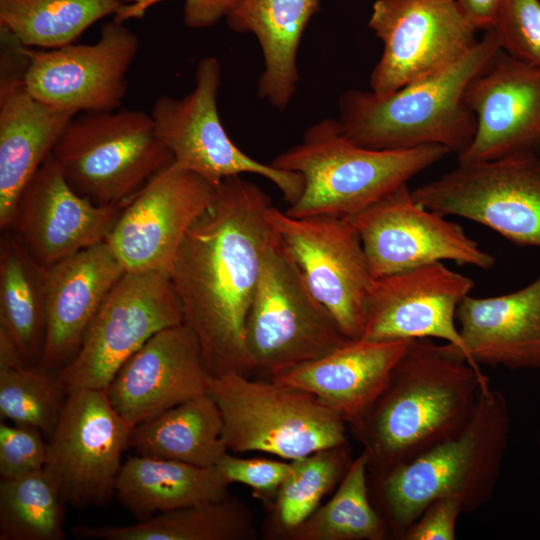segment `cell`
<instances>
[{
    "label": "cell",
    "instance_id": "cell-1",
    "mask_svg": "<svg viewBox=\"0 0 540 540\" xmlns=\"http://www.w3.org/2000/svg\"><path fill=\"white\" fill-rule=\"evenodd\" d=\"M272 207L270 197L241 175L224 179L170 268L184 324L197 337L212 377L252 372L244 331L264 257L280 238Z\"/></svg>",
    "mask_w": 540,
    "mask_h": 540
},
{
    "label": "cell",
    "instance_id": "cell-2",
    "mask_svg": "<svg viewBox=\"0 0 540 540\" xmlns=\"http://www.w3.org/2000/svg\"><path fill=\"white\" fill-rule=\"evenodd\" d=\"M489 384L450 343L412 339L388 383L352 429L368 457V474H381L458 436Z\"/></svg>",
    "mask_w": 540,
    "mask_h": 540
},
{
    "label": "cell",
    "instance_id": "cell-3",
    "mask_svg": "<svg viewBox=\"0 0 540 540\" xmlns=\"http://www.w3.org/2000/svg\"><path fill=\"white\" fill-rule=\"evenodd\" d=\"M510 431L504 394L490 385L481 389L468 426L456 437L381 474H368L373 505L392 538L406 529L432 502L456 499L472 513L492 497Z\"/></svg>",
    "mask_w": 540,
    "mask_h": 540
},
{
    "label": "cell",
    "instance_id": "cell-4",
    "mask_svg": "<svg viewBox=\"0 0 540 540\" xmlns=\"http://www.w3.org/2000/svg\"><path fill=\"white\" fill-rule=\"evenodd\" d=\"M500 47L492 28L446 70L408 84L387 96L350 89L339 98L343 135L374 150H406L441 145L457 155L471 144L476 118L465 95Z\"/></svg>",
    "mask_w": 540,
    "mask_h": 540
},
{
    "label": "cell",
    "instance_id": "cell-5",
    "mask_svg": "<svg viewBox=\"0 0 540 540\" xmlns=\"http://www.w3.org/2000/svg\"><path fill=\"white\" fill-rule=\"evenodd\" d=\"M451 153L441 145L374 150L346 138L337 119L311 125L302 141L272 161L303 178L300 197L285 211L294 218H349Z\"/></svg>",
    "mask_w": 540,
    "mask_h": 540
},
{
    "label": "cell",
    "instance_id": "cell-6",
    "mask_svg": "<svg viewBox=\"0 0 540 540\" xmlns=\"http://www.w3.org/2000/svg\"><path fill=\"white\" fill-rule=\"evenodd\" d=\"M207 393L220 411L228 451L291 461L347 442L345 421L306 390L232 372L210 376Z\"/></svg>",
    "mask_w": 540,
    "mask_h": 540
},
{
    "label": "cell",
    "instance_id": "cell-7",
    "mask_svg": "<svg viewBox=\"0 0 540 540\" xmlns=\"http://www.w3.org/2000/svg\"><path fill=\"white\" fill-rule=\"evenodd\" d=\"M51 154L69 185L97 205L124 206L174 162L151 115L132 109L76 114Z\"/></svg>",
    "mask_w": 540,
    "mask_h": 540
},
{
    "label": "cell",
    "instance_id": "cell-8",
    "mask_svg": "<svg viewBox=\"0 0 540 540\" xmlns=\"http://www.w3.org/2000/svg\"><path fill=\"white\" fill-rule=\"evenodd\" d=\"M244 336L252 372L269 379L350 339L314 297L280 238L264 257Z\"/></svg>",
    "mask_w": 540,
    "mask_h": 540
},
{
    "label": "cell",
    "instance_id": "cell-9",
    "mask_svg": "<svg viewBox=\"0 0 540 540\" xmlns=\"http://www.w3.org/2000/svg\"><path fill=\"white\" fill-rule=\"evenodd\" d=\"M184 323L168 273L128 272L112 287L73 359L57 372L66 394L105 391L123 363L154 334Z\"/></svg>",
    "mask_w": 540,
    "mask_h": 540
},
{
    "label": "cell",
    "instance_id": "cell-10",
    "mask_svg": "<svg viewBox=\"0 0 540 540\" xmlns=\"http://www.w3.org/2000/svg\"><path fill=\"white\" fill-rule=\"evenodd\" d=\"M221 66L215 57L201 58L195 69V86L182 98L158 97L151 117L158 138L175 164L214 187L224 179L251 173L270 180L293 204L303 190L300 174L261 163L244 153L227 134L217 108Z\"/></svg>",
    "mask_w": 540,
    "mask_h": 540
},
{
    "label": "cell",
    "instance_id": "cell-11",
    "mask_svg": "<svg viewBox=\"0 0 540 540\" xmlns=\"http://www.w3.org/2000/svg\"><path fill=\"white\" fill-rule=\"evenodd\" d=\"M412 195L427 209L485 225L514 244L540 247L539 156L458 163Z\"/></svg>",
    "mask_w": 540,
    "mask_h": 540
},
{
    "label": "cell",
    "instance_id": "cell-12",
    "mask_svg": "<svg viewBox=\"0 0 540 540\" xmlns=\"http://www.w3.org/2000/svg\"><path fill=\"white\" fill-rule=\"evenodd\" d=\"M132 428L105 391L82 389L67 394L47 442L44 467L66 505L77 510L103 507L115 497Z\"/></svg>",
    "mask_w": 540,
    "mask_h": 540
},
{
    "label": "cell",
    "instance_id": "cell-13",
    "mask_svg": "<svg viewBox=\"0 0 540 540\" xmlns=\"http://www.w3.org/2000/svg\"><path fill=\"white\" fill-rule=\"evenodd\" d=\"M369 26L383 43L370 76L380 97L446 70L478 42L455 0H377Z\"/></svg>",
    "mask_w": 540,
    "mask_h": 540
},
{
    "label": "cell",
    "instance_id": "cell-14",
    "mask_svg": "<svg viewBox=\"0 0 540 540\" xmlns=\"http://www.w3.org/2000/svg\"><path fill=\"white\" fill-rule=\"evenodd\" d=\"M347 219L359 234L373 279L443 260L483 270L495 264L459 224L417 203L407 183Z\"/></svg>",
    "mask_w": 540,
    "mask_h": 540
},
{
    "label": "cell",
    "instance_id": "cell-15",
    "mask_svg": "<svg viewBox=\"0 0 540 540\" xmlns=\"http://www.w3.org/2000/svg\"><path fill=\"white\" fill-rule=\"evenodd\" d=\"M270 218L314 297L344 335L360 339L372 283L358 232L347 218H294L272 207Z\"/></svg>",
    "mask_w": 540,
    "mask_h": 540
},
{
    "label": "cell",
    "instance_id": "cell-16",
    "mask_svg": "<svg viewBox=\"0 0 540 540\" xmlns=\"http://www.w3.org/2000/svg\"><path fill=\"white\" fill-rule=\"evenodd\" d=\"M139 46L138 37L115 20L102 26L95 43L43 50L24 46V87L37 100L77 114L119 110Z\"/></svg>",
    "mask_w": 540,
    "mask_h": 540
},
{
    "label": "cell",
    "instance_id": "cell-17",
    "mask_svg": "<svg viewBox=\"0 0 540 540\" xmlns=\"http://www.w3.org/2000/svg\"><path fill=\"white\" fill-rule=\"evenodd\" d=\"M214 193L213 185L173 162L123 206L106 242L125 271L169 274L185 234Z\"/></svg>",
    "mask_w": 540,
    "mask_h": 540
},
{
    "label": "cell",
    "instance_id": "cell-18",
    "mask_svg": "<svg viewBox=\"0 0 540 540\" xmlns=\"http://www.w3.org/2000/svg\"><path fill=\"white\" fill-rule=\"evenodd\" d=\"M473 287L472 279L441 261L374 279L360 339L439 338L457 347L467 359L455 314Z\"/></svg>",
    "mask_w": 540,
    "mask_h": 540
},
{
    "label": "cell",
    "instance_id": "cell-19",
    "mask_svg": "<svg viewBox=\"0 0 540 540\" xmlns=\"http://www.w3.org/2000/svg\"><path fill=\"white\" fill-rule=\"evenodd\" d=\"M123 206L97 205L67 182L50 154L24 187L8 229L32 257L49 268L106 241Z\"/></svg>",
    "mask_w": 540,
    "mask_h": 540
},
{
    "label": "cell",
    "instance_id": "cell-20",
    "mask_svg": "<svg viewBox=\"0 0 540 540\" xmlns=\"http://www.w3.org/2000/svg\"><path fill=\"white\" fill-rule=\"evenodd\" d=\"M466 102L476 118L469 147L458 163L540 155V67L501 49L470 83Z\"/></svg>",
    "mask_w": 540,
    "mask_h": 540
},
{
    "label": "cell",
    "instance_id": "cell-21",
    "mask_svg": "<svg viewBox=\"0 0 540 540\" xmlns=\"http://www.w3.org/2000/svg\"><path fill=\"white\" fill-rule=\"evenodd\" d=\"M209 378L199 341L182 323L154 334L123 363L105 392L134 427L207 393Z\"/></svg>",
    "mask_w": 540,
    "mask_h": 540
},
{
    "label": "cell",
    "instance_id": "cell-22",
    "mask_svg": "<svg viewBox=\"0 0 540 540\" xmlns=\"http://www.w3.org/2000/svg\"><path fill=\"white\" fill-rule=\"evenodd\" d=\"M124 272L106 241L48 268L43 368L58 372L73 359L101 304Z\"/></svg>",
    "mask_w": 540,
    "mask_h": 540
},
{
    "label": "cell",
    "instance_id": "cell-23",
    "mask_svg": "<svg viewBox=\"0 0 540 540\" xmlns=\"http://www.w3.org/2000/svg\"><path fill=\"white\" fill-rule=\"evenodd\" d=\"M410 342L349 339L270 380L312 393L352 426L380 396Z\"/></svg>",
    "mask_w": 540,
    "mask_h": 540
},
{
    "label": "cell",
    "instance_id": "cell-24",
    "mask_svg": "<svg viewBox=\"0 0 540 540\" xmlns=\"http://www.w3.org/2000/svg\"><path fill=\"white\" fill-rule=\"evenodd\" d=\"M455 318L474 368L540 369V276L512 293L487 298L467 295Z\"/></svg>",
    "mask_w": 540,
    "mask_h": 540
},
{
    "label": "cell",
    "instance_id": "cell-25",
    "mask_svg": "<svg viewBox=\"0 0 540 540\" xmlns=\"http://www.w3.org/2000/svg\"><path fill=\"white\" fill-rule=\"evenodd\" d=\"M77 113L47 105L24 84L0 90V228H9L18 199Z\"/></svg>",
    "mask_w": 540,
    "mask_h": 540
},
{
    "label": "cell",
    "instance_id": "cell-26",
    "mask_svg": "<svg viewBox=\"0 0 540 540\" xmlns=\"http://www.w3.org/2000/svg\"><path fill=\"white\" fill-rule=\"evenodd\" d=\"M319 6L320 0H240L225 17L232 31L257 38L264 59L258 94L278 110H285L296 92L298 48Z\"/></svg>",
    "mask_w": 540,
    "mask_h": 540
},
{
    "label": "cell",
    "instance_id": "cell-27",
    "mask_svg": "<svg viewBox=\"0 0 540 540\" xmlns=\"http://www.w3.org/2000/svg\"><path fill=\"white\" fill-rule=\"evenodd\" d=\"M229 486L215 466L135 455L122 464L115 497L136 521H142L223 499L229 495Z\"/></svg>",
    "mask_w": 540,
    "mask_h": 540
},
{
    "label": "cell",
    "instance_id": "cell-28",
    "mask_svg": "<svg viewBox=\"0 0 540 540\" xmlns=\"http://www.w3.org/2000/svg\"><path fill=\"white\" fill-rule=\"evenodd\" d=\"M0 239V331L28 363L40 361L47 323L48 268L10 230Z\"/></svg>",
    "mask_w": 540,
    "mask_h": 540
},
{
    "label": "cell",
    "instance_id": "cell-29",
    "mask_svg": "<svg viewBox=\"0 0 540 540\" xmlns=\"http://www.w3.org/2000/svg\"><path fill=\"white\" fill-rule=\"evenodd\" d=\"M136 455L215 466L228 452L220 411L208 393L180 403L132 428Z\"/></svg>",
    "mask_w": 540,
    "mask_h": 540
},
{
    "label": "cell",
    "instance_id": "cell-30",
    "mask_svg": "<svg viewBox=\"0 0 540 540\" xmlns=\"http://www.w3.org/2000/svg\"><path fill=\"white\" fill-rule=\"evenodd\" d=\"M75 537L90 540H253L249 506L230 494L220 500L178 508L129 525H75Z\"/></svg>",
    "mask_w": 540,
    "mask_h": 540
},
{
    "label": "cell",
    "instance_id": "cell-31",
    "mask_svg": "<svg viewBox=\"0 0 540 540\" xmlns=\"http://www.w3.org/2000/svg\"><path fill=\"white\" fill-rule=\"evenodd\" d=\"M388 524L372 503L368 457L352 460L334 495L301 524L284 535L288 540H385Z\"/></svg>",
    "mask_w": 540,
    "mask_h": 540
},
{
    "label": "cell",
    "instance_id": "cell-32",
    "mask_svg": "<svg viewBox=\"0 0 540 540\" xmlns=\"http://www.w3.org/2000/svg\"><path fill=\"white\" fill-rule=\"evenodd\" d=\"M123 0H0V27L26 47L72 43L98 20L115 15Z\"/></svg>",
    "mask_w": 540,
    "mask_h": 540
},
{
    "label": "cell",
    "instance_id": "cell-33",
    "mask_svg": "<svg viewBox=\"0 0 540 540\" xmlns=\"http://www.w3.org/2000/svg\"><path fill=\"white\" fill-rule=\"evenodd\" d=\"M65 503L41 470L0 481V540H62Z\"/></svg>",
    "mask_w": 540,
    "mask_h": 540
},
{
    "label": "cell",
    "instance_id": "cell-34",
    "mask_svg": "<svg viewBox=\"0 0 540 540\" xmlns=\"http://www.w3.org/2000/svg\"><path fill=\"white\" fill-rule=\"evenodd\" d=\"M352 459L346 444L291 460V470L275 495L274 519L281 536L297 527L339 483Z\"/></svg>",
    "mask_w": 540,
    "mask_h": 540
},
{
    "label": "cell",
    "instance_id": "cell-35",
    "mask_svg": "<svg viewBox=\"0 0 540 540\" xmlns=\"http://www.w3.org/2000/svg\"><path fill=\"white\" fill-rule=\"evenodd\" d=\"M32 364L0 368V416L39 429L50 437L60 418L66 392L56 374Z\"/></svg>",
    "mask_w": 540,
    "mask_h": 540
},
{
    "label": "cell",
    "instance_id": "cell-36",
    "mask_svg": "<svg viewBox=\"0 0 540 540\" xmlns=\"http://www.w3.org/2000/svg\"><path fill=\"white\" fill-rule=\"evenodd\" d=\"M492 29L502 51L540 67L539 0H503Z\"/></svg>",
    "mask_w": 540,
    "mask_h": 540
},
{
    "label": "cell",
    "instance_id": "cell-37",
    "mask_svg": "<svg viewBox=\"0 0 540 540\" xmlns=\"http://www.w3.org/2000/svg\"><path fill=\"white\" fill-rule=\"evenodd\" d=\"M42 434L35 427L1 422V480L19 478L44 469L48 444Z\"/></svg>",
    "mask_w": 540,
    "mask_h": 540
},
{
    "label": "cell",
    "instance_id": "cell-38",
    "mask_svg": "<svg viewBox=\"0 0 540 540\" xmlns=\"http://www.w3.org/2000/svg\"><path fill=\"white\" fill-rule=\"evenodd\" d=\"M231 485L240 483L250 487L260 497L276 495L291 470V461L267 458H242L225 453L215 465Z\"/></svg>",
    "mask_w": 540,
    "mask_h": 540
},
{
    "label": "cell",
    "instance_id": "cell-39",
    "mask_svg": "<svg viewBox=\"0 0 540 540\" xmlns=\"http://www.w3.org/2000/svg\"><path fill=\"white\" fill-rule=\"evenodd\" d=\"M167 0H123L114 15L117 22L124 23L129 19H140L146 11L160 2ZM240 0H184L183 20L191 29L208 28L221 19L236 6Z\"/></svg>",
    "mask_w": 540,
    "mask_h": 540
},
{
    "label": "cell",
    "instance_id": "cell-40",
    "mask_svg": "<svg viewBox=\"0 0 540 540\" xmlns=\"http://www.w3.org/2000/svg\"><path fill=\"white\" fill-rule=\"evenodd\" d=\"M461 504L453 498L432 502L406 529L400 540H455Z\"/></svg>",
    "mask_w": 540,
    "mask_h": 540
},
{
    "label": "cell",
    "instance_id": "cell-41",
    "mask_svg": "<svg viewBox=\"0 0 540 540\" xmlns=\"http://www.w3.org/2000/svg\"><path fill=\"white\" fill-rule=\"evenodd\" d=\"M464 18L477 29L493 27L503 0H455Z\"/></svg>",
    "mask_w": 540,
    "mask_h": 540
}]
</instances>
